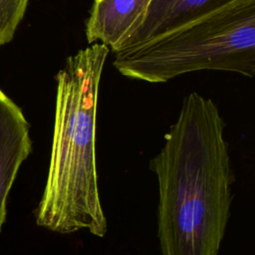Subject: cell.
I'll use <instances>...</instances> for the list:
<instances>
[{
	"instance_id": "cell-7",
	"label": "cell",
	"mask_w": 255,
	"mask_h": 255,
	"mask_svg": "<svg viewBox=\"0 0 255 255\" xmlns=\"http://www.w3.org/2000/svg\"><path fill=\"white\" fill-rule=\"evenodd\" d=\"M29 0H0V46L9 43L24 17Z\"/></svg>"
},
{
	"instance_id": "cell-2",
	"label": "cell",
	"mask_w": 255,
	"mask_h": 255,
	"mask_svg": "<svg viewBox=\"0 0 255 255\" xmlns=\"http://www.w3.org/2000/svg\"><path fill=\"white\" fill-rule=\"evenodd\" d=\"M110 49L100 43L67 58L56 75V107L48 176L36 223L69 234L104 237L108 224L100 200L96 122L100 82Z\"/></svg>"
},
{
	"instance_id": "cell-5",
	"label": "cell",
	"mask_w": 255,
	"mask_h": 255,
	"mask_svg": "<svg viewBox=\"0 0 255 255\" xmlns=\"http://www.w3.org/2000/svg\"><path fill=\"white\" fill-rule=\"evenodd\" d=\"M150 0H94L85 23L89 44L100 43L117 53L140 25Z\"/></svg>"
},
{
	"instance_id": "cell-6",
	"label": "cell",
	"mask_w": 255,
	"mask_h": 255,
	"mask_svg": "<svg viewBox=\"0 0 255 255\" xmlns=\"http://www.w3.org/2000/svg\"><path fill=\"white\" fill-rule=\"evenodd\" d=\"M235 0H150L143 20L115 53L130 50Z\"/></svg>"
},
{
	"instance_id": "cell-1",
	"label": "cell",
	"mask_w": 255,
	"mask_h": 255,
	"mask_svg": "<svg viewBox=\"0 0 255 255\" xmlns=\"http://www.w3.org/2000/svg\"><path fill=\"white\" fill-rule=\"evenodd\" d=\"M158 184L161 255H218L234 175L216 104L187 95L160 151L149 161Z\"/></svg>"
},
{
	"instance_id": "cell-4",
	"label": "cell",
	"mask_w": 255,
	"mask_h": 255,
	"mask_svg": "<svg viewBox=\"0 0 255 255\" xmlns=\"http://www.w3.org/2000/svg\"><path fill=\"white\" fill-rule=\"evenodd\" d=\"M31 151L29 123L22 110L0 89V232L6 221L9 192Z\"/></svg>"
},
{
	"instance_id": "cell-3",
	"label": "cell",
	"mask_w": 255,
	"mask_h": 255,
	"mask_svg": "<svg viewBox=\"0 0 255 255\" xmlns=\"http://www.w3.org/2000/svg\"><path fill=\"white\" fill-rule=\"evenodd\" d=\"M123 76L151 84L201 70L255 75V0H235L115 54Z\"/></svg>"
}]
</instances>
